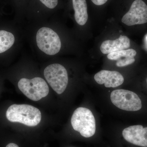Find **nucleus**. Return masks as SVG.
<instances>
[{
	"label": "nucleus",
	"mask_w": 147,
	"mask_h": 147,
	"mask_svg": "<svg viewBox=\"0 0 147 147\" xmlns=\"http://www.w3.org/2000/svg\"><path fill=\"white\" fill-rule=\"evenodd\" d=\"M130 46L129 38L125 36L121 35L118 38L115 40H106L100 45V50L103 54H109L128 49Z\"/></svg>",
	"instance_id": "obj_10"
},
{
	"label": "nucleus",
	"mask_w": 147,
	"mask_h": 147,
	"mask_svg": "<svg viewBox=\"0 0 147 147\" xmlns=\"http://www.w3.org/2000/svg\"><path fill=\"white\" fill-rule=\"evenodd\" d=\"M95 5H101L105 4L108 0H91Z\"/></svg>",
	"instance_id": "obj_16"
},
{
	"label": "nucleus",
	"mask_w": 147,
	"mask_h": 147,
	"mask_svg": "<svg viewBox=\"0 0 147 147\" xmlns=\"http://www.w3.org/2000/svg\"><path fill=\"white\" fill-rule=\"evenodd\" d=\"M94 79L97 84H104L106 88H117L123 84V76L118 71L102 70L95 74Z\"/></svg>",
	"instance_id": "obj_9"
},
{
	"label": "nucleus",
	"mask_w": 147,
	"mask_h": 147,
	"mask_svg": "<svg viewBox=\"0 0 147 147\" xmlns=\"http://www.w3.org/2000/svg\"><path fill=\"white\" fill-rule=\"evenodd\" d=\"M122 23L132 26L147 23V5L142 0H135L128 12L124 15Z\"/></svg>",
	"instance_id": "obj_7"
},
{
	"label": "nucleus",
	"mask_w": 147,
	"mask_h": 147,
	"mask_svg": "<svg viewBox=\"0 0 147 147\" xmlns=\"http://www.w3.org/2000/svg\"><path fill=\"white\" fill-rule=\"evenodd\" d=\"M15 36L7 29H0V56L7 53L13 47Z\"/></svg>",
	"instance_id": "obj_12"
},
{
	"label": "nucleus",
	"mask_w": 147,
	"mask_h": 147,
	"mask_svg": "<svg viewBox=\"0 0 147 147\" xmlns=\"http://www.w3.org/2000/svg\"><path fill=\"white\" fill-rule=\"evenodd\" d=\"M37 45L40 50L49 55L57 54L61 50V43L57 34L52 29L42 27L36 35Z\"/></svg>",
	"instance_id": "obj_5"
},
{
	"label": "nucleus",
	"mask_w": 147,
	"mask_h": 147,
	"mask_svg": "<svg viewBox=\"0 0 147 147\" xmlns=\"http://www.w3.org/2000/svg\"><path fill=\"white\" fill-rule=\"evenodd\" d=\"M74 10V18L77 24L84 26L88 19L87 4L86 0H72Z\"/></svg>",
	"instance_id": "obj_11"
},
{
	"label": "nucleus",
	"mask_w": 147,
	"mask_h": 147,
	"mask_svg": "<svg viewBox=\"0 0 147 147\" xmlns=\"http://www.w3.org/2000/svg\"><path fill=\"white\" fill-rule=\"evenodd\" d=\"M6 147H19V146H18V145L16 144H14V143H10V144L7 145Z\"/></svg>",
	"instance_id": "obj_17"
},
{
	"label": "nucleus",
	"mask_w": 147,
	"mask_h": 147,
	"mask_svg": "<svg viewBox=\"0 0 147 147\" xmlns=\"http://www.w3.org/2000/svg\"><path fill=\"white\" fill-rule=\"evenodd\" d=\"M18 86L22 93L33 101H38L46 97L49 92L47 83L40 77L32 79L22 78L18 82Z\"/></svg>",
	"instance_id": "obj_3"
},
{
	"label": "nucleus",
	"mask_w": 147,
	"mask_h": 147,
	"mask_svg": "<svg viewBox=\"0 0 147 147\" xmlns=\"http://www.w3.org/2000/svg\"><path fill=\"white\" fill-rule=\"evenodd\" d=\"M125 140L132 144L147 147V127L142 125H132L126 127L122 131Z\"/></svg>",
	"instance_id": "obj_8"
},
{
	"label": "nucleus",
	"mask_w": 147,
	"mask_h": 147,
	"mask_svg": "<svg viewBox=\"0 0 147 147\" xmlns=\"http://www.w3.org/2000/svg\"><path fill=\"white\" fill-rule=\"evenodd\" d=\"M45 6L50 9L55 8L58 4V0H40Z\"/></svg>",
	"instance_id": "obj_15"
},
{
	"label": "nucleus",
	"mask_w": 147,
	"mask_h": 147,
	"mask_svg": "<svg viewBox=\"0 0 147 147\" xmlns=\"http://www.w3.org/2000/svg\"><path fill=\"white\" fill-rule=\"evenodd\" d=\"M136 55L137 52L135 50L129 49L109 53L107 57L111 60H118L122 57H134Z\"/></svg>",
	"instance_id": "obj_13"
},
{
	"label": "nucleus",
	"mask_w": 147,
	"mask_h": 147,
	"mask_svg": "<svg viewBox=\"0 0 147 147\" xmlns=\"http://www.w3.org/2000/svg\"></svg>",
	"instance_id": "obj_19"
},
{
	"label": "nucleus",
	"mask_w": 147,
	"mask_h": 147,
	"mask_svg": "<svg viewBox=\"0 0 147 147\" xmlns=\"http://www.w3.org/2000/svg\"><path fill=\"white\" fill-rule=\"evenodd\" d=\"M135 61L134 57L125 58L118 60L116 63V65L118 67H123L134 63Z\"/></svg>",
	"instance_id": "obj_14"
},
{
	"label": "nucleus",
	"mask_w": 147,
	"mask_h": 147,
	"mask_svg": "<svg viewBox=\"0 0 147 147\" xmlns=\"http://www.w3.org/2000/svg\"><path fill=\"white\" fill-rule=\"evenodd\" d=\"M71 122L74 130L85 138H89L95 133L96 122L91 111L86 108L79 107L74 112Z\"/></svg>",
	"instance_id": "obj_2"
},
{
	"label": "nucleus",
	"mask_w": 147,
	"mask_h": 147,
	"mask_svg": "<svg viewBox=\"0 0 147 147\" xmlns=\"http://www.w3.org/2000/svg\"><path fill=\"white\" fill-rule=\"evenodd\" d=\"M7 119L11 122H18L28 126H35L41 119V112L37 108L27 104H13L6 113Z\"/></svg>",
	"instance_id": "obj_1"
},
{
	"label": "nucleus",
	"mask_w": 147,
	"mask_h": 147,
	"mask_svg": "<svg viewBox=\"0 0 147 147\" xmlns=\"http://www.w3.org/2000/svg\"><path fill=\"white\" fill-rule=\"evenodd\" d=\"M146 82H147V78Z\"/></svg>",
	"instance_id": "obj_18"
},
{
	"label": "nucleus",
	"mask_w": 147,
	"mask_h": 147,
	"mask_svg": "<svg viewBox=\"0 0 147 147\" xmlns=\"http://www.w3.org/2000/svg\"><path fill=\"white\" fill-rule=\"evenodd\" d=\"M111 102L119 109L127 111H137L142 108L141 99L136 93L123 89L113 91L110 95Z\"/></svg>",
	"instance_id": "obj_6"
},
{
	"label": "nucleus",
	"mask_w": 147,
	"mask_h": 147,
	"mask_svg": "<svg viewBox=\"0 0 147 147\" xmlns=\"http://www.w3.org/2000/svg\"><path fill=\"white\" fill-rule=\"evenodd\" d=\"M44 75L50 86L58 94L65 91L68 84V77L63 66L58 63L47 66L44 69Z\"/></svg>",
	"instance_id": "obj_4"
}]
</instances>
